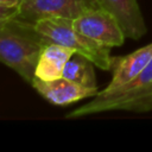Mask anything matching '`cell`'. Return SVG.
Returning <instances> with one entry per match:
<instances>
[{
    "mask_svg": "<svg viewBox=\"0 0 152 152\" xmlns=\"http://www.w3.org/2000/svg\"><path fill=\"white\" fill-rule=\"evenodd\" d=\"M94 66L95 64L87 57L80 53H74L65 64L62 77H65L84 87L97 88Z\"/></svg>",
    "mask_w": 152,
    "mask_h": 152,
    "instance_id": "cell-10",
    "label": "cell"
},
{
    "mask_svg": "<svg viewBox=\"0 0 152 152\" xmlns=\"http://www.w3.org/2000/svg\"><path fill=\"white\" fill-rule=\"evenodd\" d=\"M21 0H0V8H18Z\"/></svg>",
    "mask_w": 152,
    "mask_h": 152,
    "instance_id": "cell-11",
    "label": "cell"
},
{
    "mask_svg": "<svg viewBox=\"0 0 152 152\" xmlns=\"http://www.w3.org/2000/svg\"><path fill=\"white\" fill-rule=\"evenodd\" d=\"M33 25L48 42L74 50L76 53L90 59L101 70H112L113 57L110 56V48L101 45L78 32L72 25V19L45 18Z\"/></svg>",
    "mask_w": 152,
    "mask_h": 152,
    "instance_id": "cell-3",
    "label": "cell"
},
{
    "mask_svg": "<svg viewBox=\"0 0 152 152\" xmlns=\"http://www.w3.org/2000/svg\"><path fill=\"white\" fill-rule=\"evenodd\" d=\"M74 27L91 40L108 46H120L127 38L118 19L106 8H93L72 19Z\"/></svg>",
    "mask_w": 152,
    "mask_h": 152,
    "instance_id": "cell-5",
    "label": "cell"
},
{
    "mask_svg": "<svg viewBox=\"0 0 152 152\" xmlns=\"http://www.w3.org/2000/svg\"><path fill=\"white\" fill-rule=\"evenodd\" d=\"M74 53L76 52L69 48L48 42L42 49L34 77L43 81H52L62 77L64 66Z\"/></svg>",
    "mask_w": 152,
    "mask_h": 152,
    "instance_id": "cell-9",
    "label": "cell"
},
{
    "mask_svg": "<svg viewBox=\"0 0 152 152\" xmlns=\"http://www.w3.org/2000/svg\"><path fill=\"white\" fill-rule=\"evenodd\" d=\"M112 110L133 113L152 112V59L145 69L122 89L104 96L96 95L89 102L71 110L65 118L78 119Z\"/></svg>",
    "mask_w": 152,
    "mask_h": 152,
    "instance_id": "cell-2",
    "label": "cell"
},
{
    "mask_svg": "<svg viewBox=\"0 0 152 152\" xmlns=\"http://www.w3.org/2000/svg\"><path fill=\"white\" fill-rule=\"evenodd\" d=\"M31 86L49 103L59 107L69 106L83 99L94 97L99 93L97 88L84 87L65 77H59L52 81H43L34 77Z\"/></svg>",
    "mask_w": 152,
    "mask_h": 152,
    "instance_id": "cell-6",
    "label": "cell"
},
{
    "mask_svg": "<svg viewBox=\"0 0 152 152\" xmlns=\"http://www.w3.org/2000/svg\"><path fill=\"white\" fill-rule=\"evenodd\" d=\"M152 59V43L121 57H113L112 80L108 86L97 93L104 96L119 91L131 83Z\"/></svg>",
    "mask_w": 152,
    "mask_h": 152,
    "instance_id": "cell-7",
    "label": "cell"
},
{
    "mask_svg": "<svg viewBox=\"0 0 152 152\" xmlns=\"http://www.w3.org/2000/svg\"><path fill=\"white\" fill-rule=\"evenodd\" d=\"M46 43L32 23L17 18L0 21V61L30 84Z\"/></svg>",
    "mask_w": 152,
    "mask_h": 152,
    "instance_id": "cell-1",
    "label": "cell"
},
{
    "mask_svg": "<svg viewBox=\"0 0 152 152\" xmlns=\"http://www.w3.org/2000/svg\"><path fill=\"white\" fill-rule=\"evenodd\" d=\"M120 23L127 38L138 40L145 36L147 28L138 0H99Z\"/></svg>",
    "mask_w": 152,
    "mask_h": 152,
    "instance_id": "cell-8",
    "label": "cell"
},
{
    "mask_svg": "<svg viewBox=\"0 0 152 152\" xmlns=\"http://www.w3.org/2000/svg\"><path fill=\"white\" fill-rule=\"evenodd\" d=\"M99 7V0H21L15 18L32 24L45 18L75 19Z\"/></svg>",
    "mask_w": 152,
    "mask_h": 152,
    "instance_id": "cell-4",
    "label": "cell"
}]
</instances>
